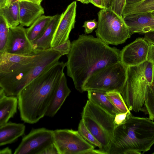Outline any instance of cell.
Returning a JSON list of instances; mask_svg holds the SVG:
<instances>
[{"label": "cell", "instance_id": "cell-1", "mask_svg": "<svg viewBox=\"0 0 154 154\" xmlns=\"http://www.w3.org/2000/svg\"><path fill=\"white\" fill-rule=\"evenodd\" d=\"M120 51L111 47L97 37L79 35L71 42L67 55V75L72 80L75 89L83 92L86 80L97 71L120 61Z\"/></svg>", "mask_w": 154, "mask_h": 154}, {"label": "cell", "instance_id": "cell-2", "mask_svg": "<svg viewBox=\"0 0 154 154\" xmlns=\"http://www.w3.org/2000/svg\"><path fill=\"white\" fill-rule=\"evenodd\" d=\"M66 63L59 61L37 77L17 96L20 118L25 123L33 124L45 116L60 79Z\"/></svg>", "mask_w": 154, "mask_h": 154}, {"label": "cell", "instance_id": "cell-3", "mask_svg": "<svg viewBox=\"0 0 154 154\" xmlns=\"http://www.w3.org/2000/svg\"><path fill=\"white\" fill-rule=\"evenodd\" d=\"M154 144V122L131 114L116 127L107 154H141Z\"/></svg>", "mask_w": 154, "mask_h": 154}, {"label": "cell", "instance_id": "cell-4", "mask_svg": "<svg viewBox=\"0 0 154 154\" xmlns=\"http://www.w3.org/2000/svg\"><path fill=\"white\" fill-rule=\"evenodd\" d=\"M62 56L51 48L38 51L30 62L0 75V87L7 96H17L34 79L58 62Z\"/></svg>", "mask_w": 154, "mask_h": 154}, {"label": "cell", "instance_id": "cell-5", "mask_svg": "<svg viewBox=\"0 0 154 154\" xmlns=\"http://www.w3.org/2000/svg\"><path fill=\"white\" fill-rule=\"evenodd\" d=\"M153 67L154 64L147 60L128 67L127 79L121 94L130 111L142 110L147 86L153 83Z\"/></svg>", "mask_w": 154, "mask_h": 154}, {"label": "cell", "instance_id": "cell-6", "mask_svg": "<svg viewBox=\"0 0 154 154\" xmlns=\"http://www.w3.org/2000/svg\"><path fill=\"white\" fill-rule=\"evenodd\" d=\"M85 124L100 143L102 154H107L116 125L114 117L88 100L82 113Z\"/></svg>", "mask_w": 154, "mask_h": 154}, {"label": "cell", "instance_id": "cell-7", "mask_svg": "<svg viewBox=\"0 0 154 154\" xmlns=\"http://www.w3.org/2000/svg\"><path fill=\"white\" fill-rule=\"evenodd\" d=\"M128 67L121 61L94 73L85 81L83 92L96 90L122 92L126 82Z\"/></svg>", "mask_w": 154, "mask_h": 154}, {"label": "cell", "instance_id": "cell-8", "mask_svg": "<svg viewBox=\"0 0 154 154\" xmlns=\"http://www.w3.org/2000/svg\"><path fill=\"white\" fill-rule=\"evenodd\" d=\"M97 15L96 35L106 44L117 45L130 38L128 27L123 17L106 9H101Z\"/></svg>", "mask_w": 154, "mask_h": 154}, {"label": "cell", "instance_id": "cell-9", "mask_svg": "<svg viewBox=\"0 0 154 154\" xmlns=\"http://www.w3.org/2000/svg\"><path fill=\"white\" fill-rule=\"evenodd\" d=\"M54 143L59 154H89L94 146L81 135L78 131L70 129L53 130Z\"/></svg>", "mask_w": 154, "mask_h": 154}, {"label": "cell", "instance_id": "cell-10", "mask_svg": "<svg viewBox=\"0 0 154 154\" xmlns=\"http://www.w3.org/2000/svg\"><path fill=\"white\" fill-rule=\"evenodd\" d=\"M53 143V130L44 128L33 129L23 137L14 154H39Z\"/></svg>", "mask_w": 154, "mask_h": 154}, {"label": "cell", "instance_id": "cell-11", "mask_svg": "<svg viewBox=\"0 0 154 154\" xmlns=\"http://www.w3.org/2000/svg\"><path fill=\"white\" fill-rule=\"evenodd\" d=\"M149 43L138 38L120 51V61L127 67L139 65L147 61Z\"/></svg>", "mask_w": 154, "mask_h": 154}, {"label": "cell", "instance_id": "cell-12", "mask_svg": "<svg viewBox=\"0 0 154 154\" xmlns=\"http://www.w3.org/2000/svg\"><path fill=\"white\" fill-rule=\"evenodd\" d=\"M33 52L32 45L28 37L26 28L20 25L9 28L5 52L26 55L31 54Z\"/></svg>", "mask_w": 154, "mask_h": 154}, {"label": "cell", "instance_id": "cell-13", "mask_svg": "<svg viewBox=\"0 0 154 154\" xmlns=\"http://www.w3.org/2000/svg\"><path fill=\"white\" fill-rule=\"evenodd\" d=\"M77 3L69 4L61 14L59 22L51 44V48L63 43L69 39L70 33L74 28L75 23Z\"/></svg>", "mask_w": 154, "mask_h": 154}, {"label": "cell", "instance_id": "cell-14", "mask_svg": "<svg viewBox=\"0 0 154 154\" xmlns=\"http://www.w3.org/2000/svg\"><path fill=\"white\" fill-rule=\"evenodd\" d=\"M123 19L131 35L154 32V15L152 13L131 15Z\"/></svg>", "mask_w": 154, "mask_h": 154}, {"label": "cell", "instance_id": "cell-15", "mask_svg": "<svg viewBox=\"0 0 154 154\" xmlns=\"http://www.w3.org/2000/svg\"><path fill=\"white\" fill-rule=\"evenodd\" d=\"M44 13L41 4L26 1L19 2L20 25L23 26H30Z\"/></svg>", "mask_w": 154, "mask_h": 154}, {"label": "cell", "instance_id": "cell-16", "mask_svg": "<svg viewBox=\"0 0 154 154\" xmlns=\"http://www.w3.org/2000/svg\"><path fill=\"white\" fill-rule=\"evenodd\" d=\"M38 51H33L31 54L26 55L12 54L5 52L0 54V75L30 62L35 57Z\"/></svg>", "mask_w": 154, "mask_h": 154}, {"label": "cell", "instance_id": "cell-17", "mask_svg": "<svg viewBox=\"0 0 154 154\" xmlns=\"http://www.w3.org/2000/svg\"><path fill=\"white\" fill-rule=\"evenodd\" d=\"M71 92L67 85L66 77L63 73L55 89L53 99L45 116L54 117Z\"/></svg>", "mask_w": 154, "mask_h": 154}, {"label": "cell", "instance_id": "cell-18", "mask_svg": "<svg viewBox=\"0 0 154 154\" xmlns=\"http://www.w3.org/2000/svg\"><path fill=\"white\" fill-rule=\"evenodd\" d=\"M61 14L53 16L49 24L43 34L31 42L33 51H44L51 48V44L57 29Z\"/></svg>", "mask_w": 154, "mask_h": 154}, {"label": "cell", "instance_id": "cell-19", "mask_svg": "<svg viewBox=\"0 0 154 154\" xmlns=\"http://www.w3.org/2000/svg\"><path fill=\"white\" fill-rule=\"evenodd\" d=\"M25 130L23 123L9 122L0 126V146L15 142L24 134Z\"/></svg>", "mask_w": 154, "mask_h": 154}, {"label": "cell", "instance_id": "cell-20", "mask_svg": "<svg viewBox=\"0 0 154 154\" xmlns=\"http://www.w3.org/2000/svg\"><path fill=\"white\" fill-rule=\"evenodd\" d=\"M18 99L17 96H7L0 99V126L8 123L16 113Z\"/></svg>", "mask_w": 154, "mask_h": 154}, {"label": "cell", "instance_id": "cell-21", "mask_svg": "<svg viewBox=\"0 0 154 154\" xmlns=\"http://www.w3.org/2000/svg\"><path fill=\"white\" fill-rule=\"evenodd\" d=\"M90 101L114 117L119 113L106 96V92L90 90L87 91Z\"/></svg>", "mask_w": 154, "mask_h": 154}, {"label": "cell", "instance_id": "cell-22", "mask_svg": "<svg viewBox=\"0 0 154 154\" xmlns=\"http://www.w3.org/2000/svg\"><path fill=\"white\" fill-rule=\"evenodd\" d=\"M53 16L42 15L29 28H26L27 36L31 42L39 38L43 33Z\"/></svg>", "mask_w": 154, "mask_h": 154}, {"label": "cell", "instance_id": "cell-23", "mask_svg": "<svg viewBox=\"0 0 154 154\" xmlns=\"http://www.w3.org/2000/svg\"><path fill=\"white\" fill-rule=\"evenodd\" d=\"M154 11V0H143L137 3L126 6L123 17L131 15L152 13Z\"/></svg>", "mask_w": 154, "mask_h": 154}, {"label": "cell", "instance_id": "cell-24", "mask_svg": "<svg viewBox=\"0 0 154 154\" xmlns=\"http://www.w3.org/2000/svg\"><path fill=\"white\" fill-rule=\"evenodd\" d=\"M19 2L0 9V15L4 17L9 28L14 27L20 24Z\"/></svg>", "mask_w": 154, "mask_h": 154}, {"label": "cell", "instance_id": "cell-25", "mask_svg": "<svg viewBox=\"0 0 154 154\" xmlns=\"http://www.w3.org/2000/svg\"><path fill=\"white\" fill-rule=\"evenodd\" d=\"M106 95L119 113L130 111L119 92L116 91L106 92Z\"/></svg>", "mask_w": 154, "mask_h": 154}, {"label": "cell", "instance_id": "cell-26", "mask_svg": "<svg viewBox=\"0 0 154 154\" xmlns=\"http://www.w3.org/2000/svg\"><path fill=\"white\" fill-rule=\"evenodd\" d=\"M144 105L149 115V118L154 119V84L148 85L145 94Z\"/></svg>", "mask_w": 154, "mask_h": 154}, {"label": "cell", "instance_id": "cell-27", "mask_svg": "<svg viewBox=\"0 0 154 154\" xmlns=\"http://www.w3.org/2000/svg\"><path fill=\"white\" fill-rule=\"evenodd\" d=\"M78 131L81 135L88 142L94 146L98 147L100 150L102 149L101 144L88 129L82 119L79 124Z\"/></svg>", "mask_w": 154, "mask_h": 154}, {"label": "cell", "instance_id": "cell-28", "mask_svg": "<svg viewBox=\"0 0 154 154\" xmlns=\"http://www.w3.org/2000/svg\"><path fill=\"white\" fill-rule=\"evenodd\" d=\"M9 29L5 20L0 15V54L5 52Z\"/></svg>", "mask_w": 154, "mask_h": 154}, {"label": "cell", "instance_id": "cell-29", "mask_svg": "<svg viewBox=\"0 0 154 154\" xmlns=\"http://www.w3.org/2000/svg\"><path fill=\"white\" fill-rule=\"evenodd\" d=\"M126 2V0H113L110 9L119 16L123 17Z\"/></svg>", "mask_w": 154, "mask_h": 154}, {"label": "cell", "instance_id": "cell-30", "mask_svg": "<svg viewBox=\"0 0 154 154\" xmlns=\"http://www.w3.org/2000/svg\"><path fill=\"white\" fill-rule=\"evenodd\" d=\"M71 46V42L68 39L62 44L51 48L54 51L60 53L62 56L67 55L70 52Z\"/></svg>", "mask_w": 154, "mask_h": 154}, {"label": "cell", "instance_id": "cell-31", "mask_svg": "<svg viewBox=\"0 0 154 154\" xmlns=\"http://www.w3.org/2000/svg\"><path fill=\"white\" fill-rule=\"evenodd\" d=\"M97 26L98 22L95 19L85 21L82 26L85 28L84 32L86 34L91 33Z\"/></svg>", "mask_w": 154, "mask_h": 154}, {"label": "cell", "instance_id": "cell-32", "mask_svg": "<svg viewBox=\"0 0 154 154\" xmlns=\"http://www.w3.org/2000/svg\"><path fill=\"white\" fill-rule=\"evenodd\" d=\"M131 114L130 111L125 113L116 114L115 116L114 119L116 127L123 123Z\"/></svg>", "mask_w": 154, "mask_h": 154}, {"label": "cell", "instance_id": "cell-33", "mask_svg": "<svg viewBox=\"0 0 154 154\" xmlns=\"http://www.w3.org/2000/svg\"><path fill=\"white\" fill-rule=\"evenodd\" d=\"M39 154H59L54 143L48 145Z\"/></svg>", "mask_w": 154, "mask_h": 154}, {"label": "cell", "instance_id": "cell-34", "mask_svg": "<svg viewBox=\"0 0 154 154\" xmlns=\"http://www.w3.org/2000/svg\"><path fill=\"white\" fill-rule=\"evenodd\" d=\"M149 43V49L147 60L152 63L154 64V44Z\"/></svg>", "mask_w": 154, "mask_h": 154}, {"label": "cell", "instance_id": "cell-35", "mask_svg": "<svg viewBox=\"0 0 154 154\" xmlns=\"http://www.w3.org/2000/svg\"><path fill=\"white\" fill-rule=\"evenodd\" d=\"M91 3L95 6L101 9H105L104 0H90Z\"/></svg>", "mask_w": 154, "mask_h": 154}, {"label": "cell", "instance_id": "cell-36", "mask_svg": "<svg viewBox=\"0 0 154 154\" xmlns=\"http://www.w3.org/2000/svg\"><path fill=\"white\" fill-rule=\"evenodd\" d=\"M144 38L148 43L154 44V32L144 34Z\"/></svg>", "mask_w": 154, "mask_h": 154}, {"label": "cell", "instance_id": "cell-37", "mask_svg": "<svg viewBox=\"0 0 154 154\" xmlns=\"http://www.w3.org/2000/svg\"><path fill=\"white\" fill-rule=\"evenodd\" d=\"M11 149L8 147H5L0 150V154H11Z\"/></svg>", "mask_w": 154, "mask_h": 154}, {"label": "cell", "instance_id": "cell-38", "mask_svg": "<svg viewBox=\"0 0 154 154\" xmlns=\"http://www.w3.org/2000/svg\"><path fill=\"white\" fill-rule=\"evenodd\" d=\"M113 0H104L105 9H110Z\"/></svg>", "mask_w": 154, "mask_h": 154}, {"label": "cell", "instance_id": "cell-39", "mask_svg": "<svg viewBox=\"0 0 154 154\" xmlns=\"http://www.w3.org/2000/svg\"><path fill=\"white\" fill-rule=\"evenodd\" d=\"M20 1L21 0H7L5 6L8 7L14 3L20 2Z\"/></svg>", "mask_w": 154, "mask_h": 154}, {"label": "cell", "instance_id": "cell-40", "mask_svg": "<svg viewBox=\"0 0 154 154\" xmlns=\"http://www.w3.org/2000/svg\"><path fill=\"white\" fill-rule=\"evenodd\" d=\"M142 0H126L125 6L137 3Z\"/></svg>", "mask_w": 154, "mask_h": 154}, {"label": "cell", "instance_id": "cell-41", "mask_svg": "<svg viewBox=\"0 0 154 154\" xmlns=\"http://www.w3.org/2000/svg\"><path fill=\"white\" fill-rule=\"evenodd\" d=\"M7 96L4 90L0 87V99Z\"/></svg>", "mask_w": 154, "mask_h": 154}, {"label": "cell", "instance_id": "cell-42", "mask_svg": "<svg viewBox=\"0 0 154 154\" xmlns=\"http://www.w3.org/2000/svg\"><path fill=\"white\" fill-rule=\"evenodd\" d=\"M6 1L7 0H0V9L5 7Z\"/></svg>", "mask_w": 154, "mask_h": 154}, {"label": "cell", "instance_id": "cell-43", "mask_svg": "<svg viewBox=\"0 0 154 154\" xmlns=\"http://www.w3.org/2000/svg\"><path fill=\"white\" fill-rule=\"evenodd\" d=\"M21 1H26L41 4L42 0H21Z\"/></svg>", "mask_w": 154, "mask_h": 154}, {"label": "cell", "instance_id": "cell-44", "mask_svg": "<svg viewBox=\"0 0 154 154\" xmlns=\"http://www.w3.org/2000/svg\"><path fill=\"white\" fill-rule=\"evenodd\" d=\"M85 3L88 4L89 3H90V0H84Z\"/></svg>", "mask_w": 154, "mask_h": 154}, {"label": "cell", "instance_id": "cell-45", "mask_svg": "<svg viewBox=\"0 0 154 154\" xmlns=\"http://www.w3.org/2000/svg\"><path fill=\"white\" fill-rule=\"evenodd\" d=\"M76 0L80 1V2H82L83 3H84V4L85 3L84 0Z\"/></svg>", "mask_w": 154, "mask_h": 154}, {"label": "cell", "instance_id": "cell-46", "mask_svg": "<svg viewBox=\"0 0 154 154\" xmlns=\"http://www.w3.org/2000/svg\"><path fill=\"white\" fill-rule=\"evenodd\" d=\"M153 83L154 84V64L153 70Z\"/></svg>", "mask_w": 154, "mask_h": 154}, {"label": "cell", "instance_id": "cell-47", "mask_svg": "<svg viewBox=\"0 0 154 154\" xmlns=\"http://www.w3.org/2000/svg\"><path fill=\"white\" fill-rule=\"evenodd\" d=\"M152 13L153 14H154V11H153V12H152Z\"/></svg>", "mask_w": 154, "mask_h": 154}, {"label": "cell", "instance_id": "cell-48", "mask_svg": "<svg viewBox=\"0 0 154 154\" xmlns=\"http://www.w3.org/2000/svg\"><path fill=\"white\" fill-rule=\"evenodd\" d=\"M152 154H154V152H153Z\"/></svg>", "mask_w": 154, "mask_h": 154}]
</instances>
